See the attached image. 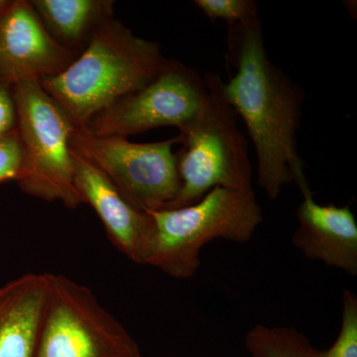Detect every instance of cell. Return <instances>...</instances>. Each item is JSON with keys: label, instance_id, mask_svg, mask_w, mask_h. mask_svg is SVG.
<instances>
[{"label": "cell", "instance_id": "1", "mask_svg": "<svg viewBox=\"0 0 357 357\" xmlns=\"http://www.w3.org/2000/svg\"><path fill=\"white\" fill-rule=\"evenodd\" d=\"M227 48L234 72L223 95L252 141L258 185L272 201L291 183L312 195L298 149L305 91L268 57L260 17L229 26Z\"/></svg>", "mask_w": 357, "mask_h": 357}, {"label": "cell", "instance_id": "2", "mask_svg": "<svg viewBox=\"0 0 357 357\" xmlns=\"http://www.w3.org/2000/svg\"><path fill=\"white\" fill-rule=\"evenodd\" d=\"M167 61L158 43L109 20L96 28L79 58L40 84L76 128H84L95 115L151 83Z\"/></svg>", "mask_w": 357, "mask_h": 357}, {"label": "cell", "instance_id": "3", "mask_svg": "<svg viewBox=\"0 0 357 357\" xmlns=\"http://www.w3.org/2000/svg\"><path fill=\"white\" fill-rule=\"evenodd\" d=\"M148 213L155 225L148 265L176 279L197 273L206 243L215 239L248 243L264 220L253 188L217 187L190 206Z\"/></svg>", "mask_w": 357, "mask_h": 357}, {"label": "cell", "instance_id": "4", "mask_svg": "<svg viewBox=\"0 0 357 357\" xmlns=\"http://www.w3.org/2000/svg\"><path fill=\"white\" fill-rule=\"evenodd\" d=\"M204 77L210 91L208 103L198 119L178 134L183 144L177 155L180 190L167 210L197 203L217 187L252 188L253 167L238 115L223 95L220 77L208 73Z\"/></svg>", "mask_w": 357, "mask_h": 357}, {"label": "cell", "instance_id": "5", "mask_svg": "<svg viewBox=\"0 0 357 357\" xmlns=\"http://www.w3.org/2000/svg\"><path fill=\"white\" fill-rule=\"evenodd\" d=\"M14 102L23 160L21 189L48 202L75 208L84 204L75 183L70 137L75 126L40 82L14 84Z\"/></svg>", "mask_w": 357, "mask_h": 357}, {"label": "cell", "instance_id": "6", "mask_svg": "<svg viewBox=\"0 0 357 357\" xmlns=\"http://www.w3.org/2000/svg\"><path fill=\"white\" fill-rule=\"evenodd\" d=\"M34 357H143L137 342L86 286L50 274Z\"/></svg>", "mask_w": 357, "mask_h": 357}, {"label": "cell", "instance_id": "7", "mask_svg": "<svg viewBox=\"0 0 357 357\" xmlns=\"http://www.w3.org/2000/svg\"><path fill=\"white\" fill-rule=\"evenodd\" d=\"M172 139L133 143L98 136L76 128L70 137L72 152L105 174L126 199L145 211L167 210L180 190L177 155Z\"/></svg>", "mask_w": 357, "mask_h": 357}, {"label": "cell", "instance_id": "8", "mask_svg": "<svg viewBox=\"0 0 357 357\" xmlns=\"http://www.w3.org/2000/svg\"><path fill=\"white\" fill-rule=\"evenodd\" d=\"M206 77L177 61H167L151 83L95 115L84 129L98 136L126 138L162 126L184 130L206 109Z\"/></svg>", "mask_w": 357, "mask_h": 357}, {"label": "cell", "instance_id": "9", "mask_svg": "<svg viewBox=\"0 0 357 357\" xmlns=\"http://www.w3.org/2000/svg\"><path fill=\"white\" fill-rule=\"evenodd\" d=\"M30 2L9 3L0 13V75L10 84L41 82L73 62Z\"/></svg>", "mask_w": 357, "mask_h": 357}, {"label": "cell", "instance_id": "10", "mask_svg": "<svg viewBox=\"0 0 357 357\" xmlns=\"http://www.w3.org/2000/svg\"><path fill=\"white\" fill-rule=\"evenodd\" d=\"M73 158L77 192L95 210L112 244L131 261L148 265L155 239L151 215L131 204L95 166L74 152Z\"/></svg>", "mask_w": 357, "mask_h": 357}, {"label": "cell", "instance_id": "11", "mask_svg": "<svg viewBox=\"0 0 357 357\" xmlns=\"http://www.w3.org/2000/svg\"><path fill=\"white\" fill-rule=\"evenodd\" d=\"M299 227L292 244L305 257L357 275V222L349 206L321 204L304 197L297 208Z\"/></svg>", "mask_w": 357, "mask_h": 357}, {"label": "cell", "instance_id": "12", "mask_svg": "<svg viewBox=\"0 0 357 357\" xmlns=\"http://www.w3.org/2000/svg\"><path fill=\"white\" fill-rule=\"evenodd\" d=\"M50 274L28 273L0 287V357H34Z\"/></svg>", "mask_w": 357, "mask_h": 357}, {"label": "cell", "instance_id": "13", "mask_svg": "<svg viewBox=\"0 0 357 357\" xmlns=\"http://www.w3.org/2000/svg\"><path fill=\"white\" fill-rule=\"evenodd\" d=\"M30 3L55 38L70 45L83 41L109 20L114 6L107 0H35Z\"/></svg>", "mask_w": 357, "mask_h": 357}, {"label": "cell", "instance_id": "14", "mask_svg": "<svg viewBox=\"0 0 357 357\" xmlns=\"http://www.w3.org/2000/svg\"><path fill=\"white\" fill-rule=\"evenodd\" d=\"M250 357H309L312 345L293 328L255 326L244 340Z\"/></svg>", "mask_w": 357, "mask_h": 357}, {"label": "cell", "instance_id": "15", "mask_svg": "<svg viewBox=\"0 0 357 357\" xmlns=\"http://www.w3.org/2000/svg\"><path fill=\"white\" fill-rule=\"evenodd\" d=\"M309 357H357V297L349 289L342 293V326L337 340L326 351L312 347Z\"/></svg>", "mask_w": 357, "mask_h": 357}, {"label": "cell", "instance_id": "16", "mask_svg": "<svg viewBox=\"0 0 357 357\" xmlns=\"http://www.w3.org/2000/svg\"><path fill=\"white\" fill-rule=\"evenodd\" d=\"M194 4L211 20H222L229 26L260 17L255 0H195Z\"/></svg>", "mask_w": 357, "mask_h": 357}, {"label": "cell", "instance_id": "17", "mask_svg": "<svg viewBox=\"0 0 357 357\" xmlns=\"http://www.w3.org/2000/svg\"><path fill=\"white\" fill-rule=\"evenodd\" d=\"M23 151L20 134L11 131L0 138V182L16 180L22 166Z\"/></svg>", "mask_w": 357, "mask_h": 357}, {"label": "cell", "instance_id": "18", "mask_svg": "<svg viewBox=\"0 0 357 357\" xmlns=\"http://www.w3.org/2000/svg\"><path fill=\"white\" fill-rule=\"evenodd\" d=\"M8 82H0V138L15 130L17 124L13 93L9 91Z\"/></svg>", "mask_w": 357, "mask_h": 357}, {"label": "cell", "instance_id": "19", "mask_svg": "<svg viewBox=\"0 0 357 357\" xmlns=\"http://www.w3.org/2000/svg\"><path fill=\"white\" fill-rule=\"evenodd\" d=\"M1 13H2V11H1Z\"/></svg>", "mask_w": 357, "mask_h": 357}]
</instances>
